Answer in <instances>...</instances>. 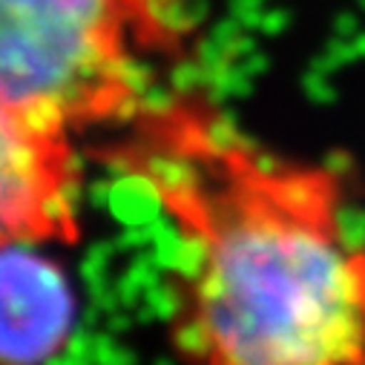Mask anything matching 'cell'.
Returning <instances> with one entry per match:
<instances>
[{
    "instance_id": "1",
    "label": "cell",
    "mask_w": 365,
    "mask_h": 365,
    "mask_svg": "<svg viewBox=\"0 0 365 365\" xmlns=\"http://www.w3.org/2000/svg\"><path fill=\"white\" fill-rule=\"evenodd\" d=\"M96 155L181 242V362L365 365V242L336 164L267 150L202 89H158Z\"/></svg>"
},
{
    "instance_id": "2",
    "label": "cell",
    "mask_w": 365,
    "mask_h": 365,
    "mask_svg": "<svg viewBox=\"0 0 365 365\" xmlns=\"http://www.w3.org/2000/svg\"><path fill=\"white\" fill-rule=\"evenodd\" d=\"M196 38L193 0H0V98L75 135L121 130Z\"/></svg>"
},
{
    "instance_id": "3",
    "label": "cell",
    "mask_w": 365,
    "mask_h": 365,
    "mask_svg": "<svg viewBox=\"0 0 365 365\" xmlns=\"http://www.w3.org/2000/svg\"><path fill=\"white\" fill-rule=\"evenodd\" d=\"M75 133L0 98V245L81 239Z\"/></svg>"
},
{
    "instance_id": "4",
    "label": "cell",
    "mask_w": 365,
    "mask_h": 365,
    "mask_svg": "<svg viewBox=\"0 0 365 365\" xmlns=\"http://www.w3.org/2000/svg\"><path fill=\"white\" fill-rule=\"evenodd\" d=\"M43 245H0V362H43L75 328V291Z\"/></svg>"
}]
</instances>
